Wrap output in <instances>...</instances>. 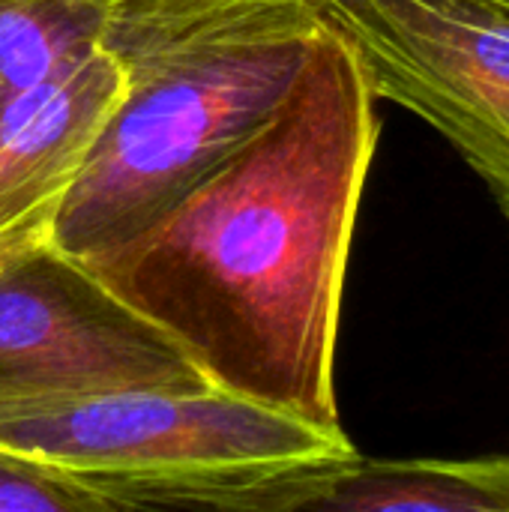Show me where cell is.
I'll use <instances>...</instances> for the list:
<instances>
[{
  "label": "cell",
  "instance_id": "obj_1",
  "mask_svg": "<svg viewBox=\"0 0 509 512\" xmlns=\"http://www.w3.org/2000/svg\"><path fill=\"white\" fill-rule=\"evenodd\" d=\"M375 93L327 21L291 93L147 228L84 261L219 393L345 438L336 336Z\"/></svg>",
  "mask_w": 509,
  "mask_h": 512
},
{
  "label": "cell",
  "instance_id": "obj_9",
  "mask_svg": "<svg viewBox=\"0 0 509 512\" xmlns=\"http://www.w3.org/2000/svg\"><path fill=\"white\" fill-rule=\"evenodd\" d=\"M102 510V501L75 474L0 447V512Z\"/></svg>",
  "mask_w": 509,
  "mask_h": 512
},
{
  "label": "cell",
  "instance_id": "obj_6",
  "mask_svg": "<svg viewBox=\"0 0 509 512\" xmlns=\"http://www.w3.org/2000/svg\"><path fill=\"white\" fill-rule=\"evenodd\" d=\"M123 93L108 51L0 102V228L57 201L81 171Z\"/></svg>",
  "mask_w": 509,
  "mask_h": 512
},
{
  "label": "cell",
  "instance_id": "obj_3",
  "mask_svg": "<svg viewBox=\"0 0 509 512\" xmlns=\"http://www.w3.org/2000/svg\"><path fill=\"white\" fill-rule=\"evenodd\" d=\"M135 390H213L183 348L51 240L0 267V420Z\"/></svg>",
  "mask_w": 509,
  "mask_h": 512
},
{
  "label": "cell",
  "instance_id": "obj_2",
  "mask_svg": "<svg viewBox=\"0 0 509 512\" xmlns=\"http://www.w3.org/2000/svg\"><path fill=\"white\" fill-rule=\"evenodd\" d=\"M321 30L312 0H114L102 51L123 93L51 243L90 261L147 228L270 120Z\"/></svg>",
  "mask_w": 509,
  "mask_h": 512
},
{
  "label": "cell",
  "instance_id": "obj_4",
  "mask_svg": "<svg viewBox=\"0 0 509 512\" xmlns=\"http://www.w3.org/2000/svg\"><path fill=\"white\" fill-rule=\"evenodd\" d=\"M354 48L375 99L435 126L509 225V6L498 0H312Z\"/></svg>",
  "mask_w": 509,
  "mask_h": 512
},
{
  "label": "cell",
  "instance_id": "obj_5",
  "mask_svg": "<svg viewBox=\"0 0 509 512\" xmlns=\"http://www.w3.org/2000/svg\"><path fill=\"white\" fill-rule=\"evenodd\" d=\"M0 447L87 477H171L228 465L354 456L318 432L219 390H135L0 420Z\"/></svg>",
  "mask_w": 509,
  "mask_h": 512
},
{
  "label": "cell",
  "instance_id": "obj_7",
  "mask_svg": "<svg viewBox=\"0 0 509 512\" xmlns=\"http://www.w3.org/2000/svg\"><path fill=\"white\" fill-rule=\"evenodd\" d=\"M297 510L509 512V456L375 462L321 459L306 474Z\"/></svg>",
  "mask_w": 509,
  "mask_h": 512
},
{
  "label": "cell",
  "instance_id": "obj_10",
  "mask_svg": "<svg viewBox=\"0 0 509 512\" xmlns=\"http://www.w3.org/2000/svg\"><path fill=\"white\" fill-rule=\"evenodd\" d=\"M54 204L48 201L36 210H30L27 216L15 219L12 225L0 228V267L9 264L12 258H18L21 252L51 240V216H54Z\"/></svg>",
  "mask_w": 509,
  "mask_h": 512
},
{
  "label": "cell",
  "instance_id": "obj_8",
  "mask_svg": "<svg viewBox=\"0 0 509 512\" xmlns=\"http://www.w3.org/2000/svg\"><path fill=\"white\" fill-rule=\"evenodd\" d=\"M114 0H0V102L102 51Z\"/></svg>",
  "mask_w": 509,
  "mask_h": 512
},
{
  "label": "cell",
  "instance_id": "obj_11",
  "mask_svg": "<svg viewBox=\"0 0 509 512\" xmlns=\"http://www.w3.org/2000/svg\"><path fill=\"white\" fill-rule=\"evenodd\" d=\"M498 3H507V6H509V0H498Z\"/></svg>",
  "mask_w": 509,
  "mask_h": 512
}]
</instances>
